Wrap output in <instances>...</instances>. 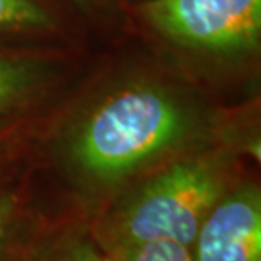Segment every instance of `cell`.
<instances>
[{"mask_svg":"<svg viewBox=\"0 0 261 261\" xmlns=\"http://www.w3.org/2000/svg\"><path fill=\"white\" fill-rule=\"evenodd\" d=\"M226 107L173 68L114 70L55 103L31 173L90 217L153 170L219 144Z\"/></svg>","mask_w":261,"mask_h":261,"instance_id":"obj_1","label":"cell"},{"mask_svg":"<svg viewBox=\"0 0 261 261\" xmlns=\"http://www.w3.org/2000/svg\"><path fill=\"white\" fill-rule=\"evenodd\" d=\"M254 165L219 144L184 154L114 195L87 219L103 253L170 239L189 246L203 219Z\"/></svg>","mask_w":261,"mask_h":261,"instance_id":"obj_2","label":"cell"},{"mask_svg":"<svg viewBox=\"0 0 261 261\" xmlns=\"http://www.w3.org/2000/svg\"><path fill=\"white\" fill-rule=\"evenodd\" d=\"M127 12L170 66L205 90L258 68L261 0H138Z\"/></svg>","mask_w":261,"mask_h":261,"instance_id":"obj_3","label":"cell"},{"mask_svg":"<svg viewBox=\"0 0 261 261\" xmlns=\"http://www.w3.org/2000/svg\"><path fill=\"white\" fill-rule=\"evenodd\" d=\"M75 53L58 46H0V119L53 107L76 71Z\"/></svg>","mask_w":261,"mask_h":261,"instance_id":"obj_4","label":"cell"},{"mask_svg":"<svg viewBox=\"0 0 261 261\" xmlns=\"http://www.w3.org/2000/svg\"><path fill=\"white\" fill-rule=\"evenodd\" d=\"M83 217L31 173L0 194V261H36L53 238Z\"/></svg>","mask_w":261,"mask_h":261,"instance_id":"obj_5","label":"cell"},{"mask_svg":"<svg viewBox=\"0 0 261 261\" xmlns=\"http://www.w3.org/2000/svg\"><path fill=\"white\" fill-rule=\"evenodd\" d=\"M190 254L192 261H261V184L254 171L211 208Z\"/></svg>","mask_w":261,"mask_h":261,"instance_id":"obj_6","label":"cell"},{"mask_svg":"<svg viewBox=\"0 0 261 261\" xmlns=\"http://www.w3.org/2000/svg\"><path fill=\"white\" fill-rule=\"evenodd\" d=\"M73 29L49 0H0V46L71 48Z\"/></svg>","mask_w":261,"mask_h":261,"instance_id":"obj_7","label":"cell"},{"mask_svg":"<svg viewBox=\"0 0 261 261\" xmlns=\"http://www.w3.org/2000/svg\"><path fill=\"white\" fill-rule=\"evenodd\" d=\"M51 109L29 116L0 119V194L31 175L36 144Z\"/></svg>","mask_w":261,"mask_h":261,"instance_id":"obj_8","label":"cell"},{"mask_svg":"<svg viewBox=\"0 0 261 261\" xmlns=\"http://www.w3.org/2000/svg\"><path fill=\"white\" fill-rule=\"evenodd\" d=\"M36 261H111V256L93 241L83 217L53 238Z\"/></svg>","mask_w":261,"mask_h":261,"instance_id":"obj_9","label":"cell"},{"mask_svg":"<svg viewBox=\"0 0 261 261\" xmlns=\"http://www.w3.org/2000/svg\"><path fill=\"white\" fill-rule=\"evenodd\" d=\"M111 261H192L190 248L170 239H154L109 254Z\"/></svg>","mask_w":261,"mask_h":261,"instance_id":"obj_10","label":"cell"},{"mask_svg":"<svg viewBox=\"0 0 261 261\" xmlns=\"http://www.w3.org/2000/svg\"><path fill=\"white\" fill-rule=\"evenodd\" d=\"M66 2L87 19L102 24L114 20L119 12H122L121 0H66Z\"/></svg>","mask_w":261,"mask_h":261,"instance_id":"obj_11","label":"cell"},{"mask_svg":"<svg viewBox=\"0 0 261 261\" xmlns=\"http://www.w3.org/2000/svg\"><path fill=\"white\" fill-rule=\"evenodd\" d=\"M121 2H129V4H133V2H138V0H121Z\"/></svg>","mask_w":261,"mask_h":261,"instance_id":"obj_12","label":"cell"}]
</instances>
